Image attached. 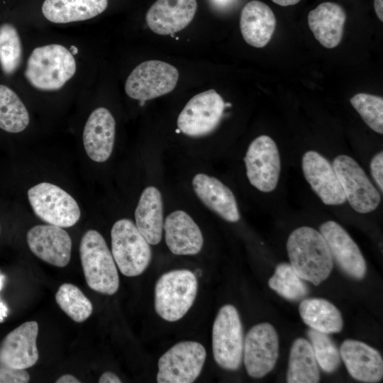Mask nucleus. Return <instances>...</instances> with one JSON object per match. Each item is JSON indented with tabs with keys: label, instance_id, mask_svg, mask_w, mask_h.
Listing matches in <instances>:
<instances>
[{
	"label": "nucleus",
	"instance_id": "1",
	"mask_svg": "<svg viewBox=\"0 0 383 383\" xmlns=\"http://www.w3.org/2000/svg\"><path fill=\"white\" fill-rule=\"evenodd\" d=\"M289 264L299 277L317 286L330 275L333 260L321 233L309 226L294 230L287 242Z\"/></svg>",
	"mask_w": 383,
	"mask_h": 383
},
{
	"label": "nucleus",
	"instance_id": "2",
	"mask_svg": "<svg viewBox=\"0 0 383 383\" xmlns=\"http://www.w3.org/2000/svg\"><path fill=\"white\" fill-rule=\"evenodd\" d=\"M72 53L60 44L35 48L28 58L25 77L35 89L55 91L61 89L75 74Z\"/></svg>",
	"mask_w": 383,
	"mask_h": 383
},
{
	"label": "nucleus",
	"instance_id": "3",
	"mask_svg": "<svg viewBox=\"0 0 383 383\" xmlns=\"http://www.w3.org/2000/svg\"><path fill=\"white\" fill-rule=\"evenodd\" d=\"M79 254L89 287L103 294H114L119 287V277L103 236L95 230L87 231L82 237Z\"/></svg>",
	"mask_w": 383,
	"mask_h": 383
},
{
	"label": "nucleus",
	"instance_id": "4",
	"mask_svg": "<svg viewBox=\"0 0 383 383\" xmlns=\"http://www.w3.org/2000/svg\"><path fill=\"white\" fill-rule=\"evenodd\" d=\"M195 274L188 270H175L163 274L155 287V309L164 320L182 318L192 306L197 293Z\"/></svg>",
	"mask_w": 383,
	"mask_h": 383
},
{
	"label": "nucleus",
	"instance_id": "5",
	"mask_svg": "<svg viewBox=\"0 0 383 383\" xmlns=\"http://www.w3.org/2000/svg\"><path fill=\"white\" fill-rule=\"evenodd\" d=\"M111 253L120 272L127 277L142 274L152 258L150 244L130 219L117 221L111 231Z\"/></svg>",
	"mask_w": 383,
	"mask_h": 383
},
{
	"label": "nucleus",
	"instance_id": "6",
	"mask_svg": "<svg viewBox=\"0 0 383 383\" xmlns=\"http://www.w3.org/2000/svg\"><path fill=\"white\" fill-rule=\"evenodd\" d=\"M243 333L238 312L231 304L223 306L213 325L212 349L216 363L227 370H237L243 354Z\"/></svg>",
	"mask_w": 383,
	"mask_h": 383
},
{
	"label": "nucleus",
	"instance_id": "7",
	"mask_svg": "<svg viewBox=\"0 0 383 383\" xmlns=\"http://www.w3.org/2000/svg\"><path fill=\"white\" fill-rule=\"evenodd\" d=\"M28 198L35 214L48 224L69 228L80 218L75 199L57 185L39 183L29 189Z\"/></svg>",
	"mask_w": 383,
	"mask_h": 383
},
{
	"label": "nucleus",
	"instance_id": "8",
	"mask_svg": "<svg viewBox=\"0 0 383 383\" xmlns=\"http://www.w3.org/2000/svg\"><path fill=\"white\" fill-rule=\"evenodd\" d=\"M179 79L173 65L157 60L138 65L128 77L125 91L127 95L142 104L171 92Z\"/></svg>",
	"mask_w": 383,
	"mask_h": 383
},
{
	"label": "nucleus",
	"instance_id": "9",
	"mask_svg": "<svg viewBox=\"0 0 383 383\" xmlns=\"http://www.w3.org/2000/svg\"><path fill=\"white\" fill-rule=\"evenodd\" d=\"M206 353L195 341H182L173 345L158 360V383H191L199 375Z\"/></svg>",
	"mask_w": 383,
	"mask_h": 383
},
{
	"label": "nucleus",
	"instance_id": "10",
	"mask_svg": "<svg viewBox=\"0 0 383 383\" xmlns=\"http://www.w3.org/2000/svg\"><path fill=\"white\" fill-rule=\"evenodd\" d=\"M333 167L350 206L360 213H370L379 206L381 197L360 165L351 157L340 155Z\"/></svg>",
	"mask_w": 383,
	"mask_h": 383
},
{
	"label": "nucleus",
	"instance_id": "11",
	"mask_svg": "<svg viewBox=\"0 0 383 383\" xmlns=\"http://www.w3.org/2000/svg\"><path fill=\"white\" fill-rule=\"evenodd\" d=\"M223 99L214 89L194 96L177 118L178 129L191 137H201L218 126L225 109Z\"/></svg>",
	"mask_w": 383,
	"mask_h": 383
},
{
	"label": "nucleus",
	"instance_id": "12",
	"mask_svg": "<svg viewBox=\"0 0 383 383\" xmlns=\"http://www.w3.org/2000/svg\"><path fill=\"white\" fill-rule=\"evenodd\" d=\"M244 162L250 183L262 192L273 191L278 183L281 163L275 142L268 135L254 139L247 150Z\"/></svg>",
	"mask_w": 383,
	"mask_h": 383
},
{
	"label": "nucleus",
	"instance_id": "13",
	"mask_svg": "<svg viewBox=\"0 0 383 383\" xmlns=\"http://www.w3.org/2000/svg\"><path fill=\"white\" fill-rule=\"evenodd\" d=\"M246 371L253 378H262L274 367L279 356V339L269 323H258L248 332L243 344Z\"/></svg>",
	"mask_w": 383,
	"mask_h": 383
},
{
	"label": "nucleus",
	"instance_id": "14",
	"mask_svg": "<svg viewBox=\"0 0 383 383\" xmlns=\"http://www.w3.org/2000/svg\"><path fill=\"white\" fill-rule=\"evenodd\" d=\"M30 251L43 261L64 267L71 258L72 239L62 227L48 224L37 225L27 233Z\"/></svg>",
	"mask_w": 383,
	"mask_h": 383
},
{
	"label": "nucleus",
	"instance_id": "15",
	"mask_svg": "<svg viewBox=\"0 0 383 383\" xmlns=\"http://www.w3.org/2000/svg\"><path fill=\"white\" fill-rule=\"evenodd\" d=\"M329 251L337 265L348 276L360 279L367 270L363 255L348 232L337 222L328 221L320 226Z\"/></svg>",
	"mask_w": 383,
	"mask_h": 383
},
{
	"label": "nucleus",
	"instance_id": "16",
	"mask_svg": "<svg viewBox=\"0 0 383 383\" xmlns=\"http://www.w3.org/2000/svg\"><path fill=\"white\" fill-rule=\"evenodd\" d=\"M306 180L326 205H340L346 198L333 165L314 150L304 153L301 161Z\"/></svg>",
	"mask_w": 383,
	"mask_h": 383
},
{
	"label": "nucleus",
	"instance_id": "17",
	"mask_svg": "<svg viewBox=\"0 0 383 383\" xmlns=\"http://www.w3.org/2000/svg\"><path fill=\"white\" fill-rule=\"evenodd\" d=\"M38 324L27 321L9 333L0 343V366L26 370L38 360Z\"/></svg>",
	"mask_w": 383,
	"mask_h": 383
},
{
	"label": "nucleus",
	"instance_id": "18",
	"mask_svg": "<svg viewBox=\"0 0 383 383\" xmlns=\"http://www.w3.org/2000/svg\"><path fill=\"white\" fill-rule=\"evenodd\" d=\"M196 9V0H157L146 13V23L155 33L172 35L192 22Z\"/></svg>",
	"mask_w": 383,
	"mask_h": 383
},
{
	"label": "nucleus",
	"instance_id": "19",
	"mask_svg": "<svg viewBox=\"0 0 383 383\" xmlns=\"http://www.w3.org/2000/svg\"><path fill=\"white\" fill-rule=\"evenodd\" d=\"M116 122L104 107L94 109L84 128L82 139L85 151L96 162L106 161L111 156L115 141Z\"/></svg>",
	"mask_w": 383,
	"mask_h": 383
},
{
	"label": "nucleus",
	"instance_id": "20",
	"mask_svg": "<svg viewBox=\"0 0 383 383\" xmlns=\"http://www.w3.org/2000/svg\"><path fill=\"white\" fill-rule=\"evenodd\" d=\"M339 351L348 372L355 379L367 383L382 379V358L374 348L360 340L348 339L342 343Z\"/></svg>",
	"mask_w": 383,
	"mask_h": 383
},
{
	"label": "nucleus",
	"instance_id": "21",
	"mask_svg": "<svg viewBox=\"0 0 383 383\" xmlns=\"http://www.w3.org/2000/svg\"><path fill=\"white\" fill-rule=\"evenodd\" d=\"M166 244L174 255H195L202 248L201 231L185 211L177 210L169 214L164 226Z\"/></svg>",
	"mask_w": 383,
	"mask_h": 383
},
{
	"label": "nucleus",
	"instance_id": "22",
	"mask_svg": "<svg viewBox=\"0 0 383 383\" xmlns=\"http://www.w3.org/2000/svg\"><path fill=\"white\" fill-rule=\"evenodd\" d=\"M192 187L203 204L223 219L231 223L239 221L240 213L235 196L219 179L199 173L192 179Z\"/></svg>",
	"mask_w": 383,
	"mask_h": 383
},
{
	"label": "nucleus",
	"instance_id": "23",
	"mask_svg": "<svg viewBox=\"0 0 383 383\" xmlns=\"http://www.w3.org/2000/svg\"><path fill=\"white\" fill-rule=\"evenodd\" d=\"M276 22L270 6L258 0L250 1L244 6L240 13V28L243 38L251 46L265 47L274 33Z\"/></svg>",
	"mask_w": 383,
	"mask_h": 383
},
{
	"label": "nucleus",
	"instance_id": "24",
	"mask_svg": "<svg viewBox=\"0 0 383 383\" xmlns=\"http://www.w3.org/2000/svg\"><path fill=\"white\" fill-rule=\"evenodd\" d=\"M346 13L339 4L323 2L308 15L309 26L316 39L325 48L336 47L342 39Z\"/></svg>",
	"mask_w": 383,
	"mask_h": 383
},
{
	"label": "nucleus",
	"instance_id": "25",
	"mask_svg": "<svg viewBox=\"0 0 383 383\" xmlns=\"http://www.w3.org/2000/svg\"><path fill=\"white\" fill-rule=\"evenodd\" d=\"M135 226L149 244H158L163 230V204L160 192L155 187L142 192L135 211Z\"/></svg>",
	"mask_w": 383,
	"mask_h": 383
},
{
	"label": "nucleus",
	"instance_id": "26",
	"mask_svg": "<svg viewBox=\"0 0 383 383\" xmlns=\"http://www.w3.org/2000/svg\"><path fill=\"white\" fill-rule=\"evenodd\" d=\"M108 0H45L43 16L55 23H67L92 18L101 13Z\"/></svg>",
	"mask_w": 383,
	"mask_h": 383
},
{
	"label": "nucleus",
	"instance_id": "27",
	"mask_svg": "<svg viewBox=\"0 0 383 383\" xmlns=\"http://www.w3.org/2000/svg\"><path fill=\"white\" fill-rule=\"evenodd\" d=\"M299 311L303 321L311 329L326 334L342 331L343 321L340 311L325 299H304L301 302Z\"/></svg>",
	"mask_w": 383,
	"mask_h": 383
},
{
	"label": "nucleus",
	"instance_id": "28",
	"mask_svg": "<svg viewBox=\"0 0 383 383\" xmlns=\"http://www.w3.org/2000/svg\"><path fill=\"white\" fill-rule=\"evenodd\" d=\"M319 380L318 363L310 342L303 338H296L290 349L287 382L316 383Z\"/></svg>",
	"mask_w": 383,
	"mask_h": 383
},
{
	"label": "nucleus",
	"instance_id": "29",
	"mask_svg": "<svg viewBox=\"0 0 383 383\" xmlns=\"http://www.w3.org/2000/svg\"><path fill=\"white\" fill-rule=\"evenodd\" d=\"M28 111L18 96L0 84V128L11 133L24 131L29 124Z\"/></svg>",
	"mask_w": 383,
	"mask_h": 383
},
{
	"label": "nucleus",
	"instance_id": "30",
	"mask_svg": "<svg viewBox=\"0 0 383 383\" xmlns=\"http://www.w3.org/2000/svg\"><path fill=\"white\" fill-rule=\"evenodd\" d=\"M269 287L284 299L296 301L309 293V289L289 263L281 262L268 281Z\"/></svg>",
	"mask_w": 383,
	"mask_h": 383
},
{
	"label": "nucleus",
	"instance_id": "31",
	"mask_svg": "<svg viewBox=\"0 0 383 383\" xmlns=\"http://www.w3.org/2000/svg\"><path fill=\"white\" fill-rule=\"evenodd\" d=\"M55 300L60 308L77 323L87 320L93 311L89 299L72 284H62L55 294Z\"/></svg>",
	"mask_w": 383,
	"mask_h": 383
},
{
	"label": "nucleus",
	"instance_id": "32",
	"mask_svg": "<svg viewBox=\"0 0 383 383\" xmlns=\"http://www.w3.org/2000/svg\"><path fill=\"white\" fill-rule=\"evenodd\" d=\"M21 58V42L16 28L11 23H3L0 26V65L4 73H14Z\"/></svg>",
	"mask_w": 383,
	"mask_h": 383
},
{
	"label": "nucleus",
	"instance_id": "33",
	"mask_svg": "<svg viewBox=\"0 0 383 383\" xmlns=\"http://www.w3.org/2000/svg\"><path fill=\"white\" fill-rule=\"evenodd\" d=\"M307 335L321 368L327 373L334 372L340 365V355L328 334L310 328Z\"/></svg>",
	"mask_w": 383,
	"mask_h": 383
},
{
	"label": "nucleus",
	"instance_id": "34",
	"mask_svg": "<svg viewBox=\"0 0 383 383\" xmlns=\"http://www.w3.org/2000/svg\"><path fill=\"white\" fill-rule=\"evenodd\" d=\"M350 101L366 124L374 131L382 134V97L366 93H358L354 95Z\"/></svg>",
	"mask_w": 383,
	"mask_h": 383
},
{
	"label": "nucleus",
	"instance_id": "35",
	"mask_svg": "<svg viewBox=\"0 0 383 383\" xmlns=\"http://www.w3.org/2000/svg\"><path fill=\"white\" fill-rule=\"evenodd\" d=\"M29 373L26 370L0 366V383H27Z\"/></svg>",
	"mask_w": 383,
	"mask_h": 383
},
{
	"label": "nucleus",
	"instance_id": "36",
	"mask_svg": "<svg viewBox=\"0 0 383 383\" xmlns=\"http://www.w3.org/2000/svg\"><path fill=\"white\" fill-rule=\"evenodd\" d=\"M370 171L380 191H383V152L377 153L370 162Z\"/></svg>",
	"mask_w": 383,
	"mask_h": 383
},
{
	"label": "nucleus",
	"instance_id": "37",
	"mask_svg": "<svg viewBox=\"0 0 383 383\" xmlns=\"http://www.w3.org/2000/svg\"><path fill=\"white\" fill-rule=\"evenodd\" d=\"M99 383H121L120 378L112 372H105L99 379Z\"/></svg>",
	"mask_w": 383,
	"mask_h": 383
},
{
	"label": "nucleus",
	"instance_id": "38",
	"mask_svg": "<svg viewBox=\"0 0 383 383\" xmlns=\"http://www.w3.org/2000/svg\"><path fill=\"white\" fill-rule=\"evenodd\" d=\"M235 0H209L211 4L217 9H226L233 5Z\"/></svg>",
	"mask_w": 383,
	"mask_h": 383
},
{
	"label": "nucleus",
	"instance_id": "39",
	"mask_svg": "<svg viewBox=\"0 0 383 383\" xmlns=\"http://www.w3.org/2000/svg\"><path fill=\"white\" fill-rule=\"evenodd\" d=\"M56 383H79L80 381L72 374H64L60 377L56 381Z\"/></svg>",
	"mask_w": 383,
	"mask_h": 383
},
{
	"label": "nucleus",
	"instance_id": "40",
	"mask_svg": "<svg viewBox=\"0 0 383 383\" xmlns=\"http://www.w3.org/2000/svg\"><path fill=\"white\" fill-rule=\"evenodd\" d=\"M374 7L379 19L383 21V0H374Z\"/></svg>",
	"mask_w": 383,
	"mask_h": 383
},
{
	"label": "nucleus",
	"instance_id": "41",
	"mask_svg": "<svg viewBox=\"0 0 383 383\" xmlns=\"http://www.w3.org/2000/svg\"><path fill=\"white\" fill-rule=\"evenodd\" d=\"M276 4L282 6H287L294 5L299 3L301 0H272Z\"/></svg>",
	"mask_w": 383,
	"mask_h": 383
},
{
	"label": "nucleus",
	"instance_id": "42",
	"mask_svg": "<svg viewBox=\"0 0 383 383\" xmlns=\"http://www.w3.org/2000/svg\"><path fill=\"white\" fill-rule=\"evenodd\" d=\"M77 52H78V50L75 46H74V45L71 46V52L72 53V55L73 54H77Z\"/></svg>",
	"mask_w": 383,
	"mask_h": 383
},
{
	"label": "nucleus",
	"instance_id": "43",
	"mask_svg": "<svg viewBox=\"0 0 383 383\" xmlns=\"http://www.w3.org/2000/svg\"><path fill=\"white\" fill-rule=\"evenodd\" d=\"M1 230V229H0Z\"/></svg>",
	"mask_w": 383,
	"mask_h": 383
}]
</instances>
